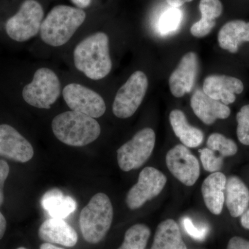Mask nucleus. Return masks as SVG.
<instances>
[{
    "instance_id": "17",
    "label": "nucleus",
    "mask_w": 249,
    "mask_h": 249,
    "mask_svg": "<svg viewBox=\"0 0 249 249\" xmlns=\"http://www.w3.org/2000/svg\"><path fill=\"white\" fill-rule=\"evenodd\" d=\"M227 178L224 174L216 172L204 180L201 192L205 204L213 214H221L225 203V189Z\"/></svg>"
},
{
    "instance_id": "22",
    "label": "nucleus",
    "mask_w": 249,
    "mask_h": 249,
    "mask_svg": "<svg viewBox=\"0 0 249 249\" xmlns=\"http://www.w3.org/2000/svg\"><path fill=\"white\" fill-rule=\"evenodd\" d=\"M199 10L201 18L191 28L192 35L204 37L209 35L216 24V19L222 14L223 6L220 0H201Z\"/></svg>"
},
{
    "instance_id": "23",
    "label": "nucleus",
    "mask_w": 249,
    "mask_h": 249,
    "mask_svg": "<svg viewBox=\"0 0 249 249\" xmlns=\"http://www.w3.org/2000/svg\"><path fill=\"white\" fill-rule=\"evenodd\" d=\"M151 249H187L175 220L168 219L159 224Z\"/></svg>"
},
{
    "instance_id": "14",
    "label": "nucleus",
    "mask_w": 249,
    "mask_h": 249,
    "mask_svg": "<svg viewBox=\"0 0 249 249\" xmlns=\"http://www.w3.org/2000/svg\"><path fill=\"white\" fill-rule=\"evenodd\" d=\"M243 90L242 80L227 75H211L204 80L203 84L205 93L226 106L235 102V94H240Z\"/></svg>"
},
{
    "instance_id": "5",
    "label": "nucleus",
    "mask_w": 249,
    "mask_h": 249,
    "mask_svg": "<svg viewBox=\"0 0 249 249\" xmlns=\"http://www.w3.org/2000/svg\"><path fill=\"white\" fill-rule=\"evenodd\" d=\"M58 77L52 70L40 68L36 71L32 82L22 90L24 101L39 109H49L60 95Z\"/></svg>"
},
{
    "instance_id": "21",
    "label": "nucleus",
    "mask_w": 249,
    "mask_h": 249,
    "mask_svg": "<svg viewBox=\"0 0 249 249\" xmlns=\"http://www.w3.org/2000/svg\"><path fill=\"white\" fill-rule=\"evenodd\" d=\"M170 122L175 135L185 146L194 148L199 146L204 140L203 132L188 124L182 111L179 109L172 111L170 114Z\"/></svg>"
},
{
    "instance_id": "12",
    "label": "nucleus",
    "mask_w": 249,
    "mask_h": 249,
    "mask_svg": "<svg viewBox=\"0 0 249 249\" xmlns=\"http://www.w3.org/2000/svg\"><path fill=\"white\" fill-rule=\"evenodd\" d=\"M34 155V147L22 134L9 124H0V157L26 163Z\"/></svg>"
},
{
    "instance_id": "15",
    "label": "nucleus",
    "mask_w": 249,
    "mask_h": 249,
    "mask_svg": "<svg viewBox=\"0 0 249 249\" xmlns=\"http://www.w3.org/2000/svg\"><path fill=\"white\" fill-rule=\"evenodd\" d=\"M191 106L196 115L209 125L217 119H227L231 114L229 106L210 97L201 89H196L193 93Z\"/></svg>"
},
{
    "instance_id": "35",
    "label": "nucleus",
    "mask_w": 249,
    "mask_h": 249,
    "mask_svg": "<svg viewBox=\"0 0 249 249\" xmlns=\"http://www.w3.org/2000/svg\"><path fill=\"white\" fill-rule=\"evenodd\" d=\"M71 1L80 9L88 7L91 3V0H71Z\"/></svg>"
},
{
    "instance_id": "4",
    "label": "nucleus",
    "mask_w": 249,
    "mask_h": 249,
    "mask_svg": "<svg viewBox=\"0 0 249 249\" xmlns=\"http://www.w3.org/2000/svg\"><path fill=\"white\" fill-rule=\"evenodd\" d=\"M113 217L109 196L102 193L93 196L80 214V231L85 240L94 245L101 242L110 229Z\"/></svg>"
},
{
    "instance_id": "27",
    "label": "nucleus",
    "mask_w": 249,
    "mask_h": 249,
    "mask_svg": "<svg viewBox=\"0 0 249 249\" xmlns=\"http://www.w3.org/2000/svg\"><path fill=\"white\" fill-rule=\"evenodd\" d=\"M237 136L241 143L249 145V105L243 106L236 116Z\"/></svg>"
},
{
    "instance_id": "18",
    "label": "nucleus",
    "mask_w": 249,
    "mask_h": 249,
    "mask_svg": "<svg viewBox=\"0 0 249 249\" xmlns=\"http://www.w3.org/2000/svg\"><path fill=\"white\" fill-rule=\"evenodd\" d=\"M217 38L221 48L237 53L243 42H249V22L235 19L226 23L219 30Z\"/></svg>"
},
{
    "instance_id": "1",
    "label": "nucleus",
    "mask_w": 249,
    "mask_h": 249,
    "mask_svg": "<svg viewBox=\"0 0 249 249\" xmlns=\"http://www.w3.org/2000/svg\"><path fill=\"white\" fill-rule=\"evenodd\" d=\"M73 60L77 70L90 79L107 76L112 67L107 34L98 32L82 40L73 52Z\"/></svg>"
},
{
    "instance_id": "30",
    "label": "nucleus",
    "mask_w": 249,
    "mask_h": 249,
    "mask_svg": "<svg viewBox=\"0 0 249 249\" xmlns=\"http://www.w3.org/2000/svg\"><path fill=\"white\" fill-rule=\"evenodd\" d=\"M10 167L6 160H0V206L4 201V187L5 181L9 177Z\"/></svg>"
},
{
    "instance_id": "26",
    "label": "nucleus",
    "mask_w": 249,
    "mask_h": 249,
    "mask_svg": "<svg viewBox=\"0 0 249 249\" xmlns=\"http://www.w3.org/2000/svg\"><path fill=\"white\" fill-rule=\"evenodd\" d=\"M182 19V12L178 8L172 7L160 18V29L162 33L171 32L178 29Z\"/></svg>"
},
{
    "instance_id": "36",
    "label": "nucleus",
    "mask_w": 249,
    "mask_h": 249,
    "mask_svg": "<svg viewBox=\"0 0 249 249\" xmlns=\"http://www.w3.org/2000/svg\"><path fill=\"white\" fill-rule=\"evenodd\" d=\"M40 249H65L60 248V247H56V246L52 245V244L45 242V243L41 245Z\"/></svg>"
},
{
    "instance_id": "24",
    "label": "nucleus",
    "mask_w": 249,
    "mask_h": 249,
    "mask_svg": "<svg viewBox=\"0 0 249 249\" xmlns=\"http://www.w3.org/2000/svg\"><path fill=\"white\" fill-rule=\"evenodd\" d=\"M150 234V229L145 224H135L126 231L124 242L117 249H145Z\"/></svg>"
},
{
    "instance_id": "9",
    "label": "nucleus",
    "mask_w": 249,
    "mask_h": 249,
    "mask_svg": "<svg viewBox=\"0 0 249 249\" xmlns=\"http://www.w3.org/2000/svg\"><path fill=\"white\" fill-rule=\"evenodd\" d=\"M167 182L164 175L153 167H146L139 174L138 182L127 193L125 202L131 210L142 207L158 196Z\"/></svg>"
},
{
    "instance_id": "2",
    "label": "nucleus",
    "mask_w": 249,
    "mask_h": 249,
    "mask_svg": "<svg viewBox=\"0 0 249 249\" xmlns=\"http://www.w3.org/2000/svg\"><path fill=\"white\" fill-rule=\"evenodd\" d=\"M54 135L67 145L82 147L96 141L101 134V127L91 116L74 111L58 114L52 124Z\"/></svg>"
},
{
    "instance_id": "31",
    "label": "nucleus",
    "mask_w": 249,
    "mask_h": 249,
    "mask_svg": "<svg viewBox=\"0 0 249 249\" xmlns=\"http://www.w3.org/2000/svg\"><path fill=\"white\" fill-rule=\"evenodd\" d=\"M227 249H249V241L241 237H233L229 240Z\"/></svg>"
},
{
    "instance_id": "7",
    "label": "nucleus",
    "mask_w": 249,
    "mask_h": 249,
    "mask_svg": "<svg viewBox=\"0 0 249 249\" xmlns=\"http://www.w3.org/2000/svg\"><path fill=\"white\" fill-rule=\"evenodd\" d=\"M156 142L153 129L144 128L117 150L119 167L124 172L138 169L151 156Z\"/></svg>"
},
{
    "instance_id": "10",
    "label": "nucleus",
    "mask_w": 249,
    "mask_h": 249,
    "mask_svg": "<svg viewBox=\"0 0 249 249\" xmlns=\"http://www.w3.org/2000/svg\"><path fill=\"white\" fill-rule=\"evenodd\" d=\"M64 100L72 111L99 118L106 111V103L96 91L77 83H71L62 91Z\"/></svg>"
},
{
    "instance_id": "20",
    "label": "nucleus",
    "mask_w": 249,
    "mask_h": 249,
    "mask_svg": "<svg viewBox=\"0 0 249 249\" xmlns=\"http://www.w3.org/2000/svg\"><path fill=\"white\" fill-rule=\"evenodd\" d=\"M42 208L51 217L65 219L76 210L77 203L71 196H64L58 188L49 190L41 199Z\"/></svg>"
},
{
    "instance_id": "11",
    "label": "nucleus",
    "mask_w": 249,
    "mask_h": 249,
    "mask_svg": "<svg viewBox=\"0 0 249 249\" xmlns=\"http://www.w3.org/2000/svg\"><path fill=\"white\" fill-rule=\"evenodd\" d=\"M166 165L175 178L187 186L196 183L200 175V167L197 159L188 147L178 145L167 153Z\"/></svg>"
},
{
    "instance_id": "34",
    "label": "nucleus",
    "mask_w": 249,
    "mask_h": 249,
    "mask_svg": "<svg viewBox=\"0 0 249 249\" xmlns=\"http://www.w3.org/2000/svg\"><path fill=\"white\" fill-rule=\"evenodd\" d=\"M193 0H166L168 4L172 7L178 8L186 3L191 2Z\"/></svg>"
},
{
    "instance_id": "19",
    "label": "nucleus",
    "mask_w": 249,
    "mask_h": 249,
    "mask_svg": "<svg viewBox=\"0 0 249 249\" xmlns=\"http://www.w3.org/2000/svg\"><path fill=\"white\" fill-rule=\"evenodd\" d=\"M225 203L232 217H240L248 209L249 190L238 177L231 176L228 178Z\"/></svg>"
},
{
    "instance_id": "16",
    "label": "nucleus",
    "mask_w": 249,
    "mask_h": 249,
    "mask_svg": "<svg viewBox=\"0 0 249 249\" xmlns=\"http://www.w3.org/2000/svg\"><path fill=\"white\" fill-rule=\"evenodd\" d=\"M38 236L44 242L67 247H74L78 240L76 231L68 223L62 219L53 217L41 224Z\"/></svg>"
},
{
    "instance_id": "6",
    "label": "nucleus",
    "mask_w": 249,
    "mask_h": 249,
    "mask_svg": "<svg viewBox=\"0 0 249 249\" xmlns=\"http://www.w3.org/2000/svg\"><path fill=\"white\" fill-rule=\"evenodd\" d=\"M44 11L36 0H25L19 11L9 18L6 24V31L12 40L22 42L30 40L40 30Z\"/></svg>"
},
{
    "instance_id": "29",
    "label": "nucleus",
    "mask_w": 249,
    "mask_h": 249,
    "mask_svg": "<svg viewBox=\"0 0 249 249\" xmlns=\"http://www.w3.org/2000/svg\"><path fill=\"white\" fill-rule=\"evenodd\" d=\"M183 224L187 233L196 240H204L209 232V229L207 226L196 227L189 217L183 218Z\"/></svg>"
},
{
    "instance_id": "25",
    "label": "nucleus",
    "mask_w": 249,
    "mask_h": 249,
    "mask_svg": "<svg viewBox=\"0 0 249 249\" xmlns=\"http://www.w3.org/2000/svg\"><path fill=\"white\" fill-rule=\"evenodd\" d=\"M207 147L216 153L217 152L222 158L232 157L238 150L235 142L219 133H214L210 136L207 141Z\"/></svg>"
},
{
    "instance_id": "32",
    "label": "nucleus",
    "mask_w": 249,
    "mask_h": 249,
    "mask_svg": "<svg viewBox=\"0 0 249 249\" xmlns=\"http://www.w3.org/2000/svg\"><path fill=\"white\" fill-rule=\"evenodd\" d=\"M6 225L7 223H6V218L4 214L0 212V240L4 237L6 231Z\"/></svg>"
},
{
    "instance_id": "3",
    "label": "nucleus",
    "mask_w": 249,
    "mask_h": 249,
    "mask_svg": "<svg viewBox=\"0 0 249 249\" xmlns=\"http://www.w3.org/2000/svg\"><path fill=\"white\" fill-rule=\"evenodd\" d=\"M86 18L85 11L78 8L58 5L42 21L40 37L52 47H60L71 38Z\"/></svg>"
},
{
    "instance_id": "37",
    "label": "nucleus",
    "mask_w": 249,
    "mask_h": 249,
    "mask_svg": "<svg viewBox=\"0 0 249 249\" xmlns=\"http://www.w3.org/2000/svg\"><path fill=\"white\" fill-rule=\"evenodd\" d=\"M16 249H27L25 248V247H19V248H18Z\"/></svg>"
},
{
    "instance_id": "8",
    "label": "nucleus",
    "mask_w": 249,
    "mask_h": 249,
    "mask_svg": "<svg viewBox=\"0 0 249 249\" xmlns=\"http://www.w3.org/2000/svg\"><path fill=\"white\" fill-rule=\"evenodd\" d=\"M148 88L145 73L134 72L116 93L112 111L119 119H127L133 115L142 104Z\"/></svg>"
},
{
    "instance_id": "28",
    "label": "nucleus",
    "mask_w": 249,
    "mask_h": 249,
    "mask_svg": "<svg viewBox=\"0 0 249 249\" xmlns=\"http://www.w3.org/2000/svg\"><path fill=\"white\" fill-rule=\"evenodd\" d=\"M200 159L203 167L206 171L216 173L222 169L224 158L211 149H201L199 150Z\"/></svg>"
},
{
    "instance_id": "13",
    "label": "nucleus",
    "mask_w": 249,
    "mask_h": 249,
    "mask_svg": "<svg viewBox=\"0 0 249 249\" xmlns=\"http://www.w3.org/2000/svg\"><path fill=\"white\" fill-rule=\"evenodd\" d=\"M199 71V60L194 52L183 55L178 66L170 75V91L175 97L181 98L190 93L194 87Z\"/></svg>"
},
{
    "instance_id": "33",
    "label": "nucleus",
    "mask_w": 249,
    "mask_h": 249,
    "mask_svg": "<svg viewBox=\"0 0 249 249\" xmlns=\"http://www.w3.org/2000/svg\"><path fill=\"white\" fill-rule=\"evenodd\" d=\"M241 224L245 229L249 230V209L241 215Z\"/></svg>"
}]
</instances>
